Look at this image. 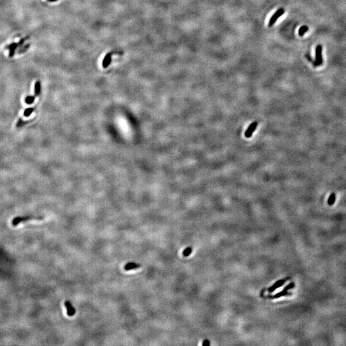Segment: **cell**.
Masks as SVG:
<instances>
[{
  "instance_id": "6da1fadb",
  "label": "cell",
  "mask_w": 346,
  "mask_h": 346,
  "mask_svg": "<svg viewBox=\"0 0 346 346\" xmlns=\"http://www.w3.org/2000/svg\"><path fill=\"white\" fill-rule=\"evenodd\" d=\"M33 219H34V220H42V219H43V217H35V216L17 217H15L13 219L12 223L13 226H18L19 223H21V222H25L27 221L33 220Z\"/></svg>"
},
{
  "instance_id": "7a4b0ae2",
  "label": "cell",
  "mask_w": 346,
  "mask_h": 346,
  "mask_svg": "<svg viewBox=\"0 0 346 346\" xmlns=\"http://www.w3.org/2000/svg\"><path fill=\"white\" fill-rule=\"evenodd\" d=\"M322 47L321 45H318L315 49V62H314L315 66H319L323 63L322 56Z\"/></svg>"
},
{
  "instance_id": "3957f363",
  "label": "cell",
  "mask_w": 346,
  "mask_h": 346,
  "mask_svg": "<svg viewBox=\"0 0 346 346\" xmlns=\"http://www.w3.org/2000/svg\"><path fill=\"white\" fill-rule=\"evenodd\" d=\"M284 13H285V10L283 9H282V8H281V9H279L278 10H277L276 12L274 13L273 15H272L270 20H269V27L273 26L274 24V23L276 22V21L278 20V19L281 17V15L284 14Z\"/></svg>"
},
{
  "instance_id": "277c9868",
  "label": "cell",
  "mask_w": 346,
  "mask_h": 346,
  "mask_svg": "<svg viewBox=\"0 0 346 346\" xmlns=\"http://www.w3.org/2000/svg\"><path fill=\"white\" fill-rule=\"evenodd\" d=\"M290 279V277H288V278H286L285 279H281L278 280V281H277L276 283H274L272 285L271 287H269L267 289V291L270 293L273 292L274 290H276L277 289V288H278L279 287H281V286H283V285L285 283H286V281H288V280H289Z\"/></svg>"
},
{
  "instance_id": "5b68a950",
  "label": "cell",
  "mask_w": 346,
  "mask_h": 346,
  "mask_svg": "<svg viewBox=\"0 0 346 346\" xmlns=\"http://www.w3.org/2000/svg\"><path fill=\"white\" fill-rule=\"evenodd\" d=\"M64 305H65V308H66V310H67V314L68 316H69V317L74 316L75 314H76V310L72 305V304L71 303V302L69 301H66L65 302Z\"/></svg>"
},
{
  "instance_id": "8992f818",
  "label": "cell",
  "mask_w": 346,
  "mask_h": 346,
  "mask_svg": "<svg viewBox=\"0 0 346 346\" xmlns=\"http://www.w3.org/2000/svg\"><path fill=\"white\" fill-rule=\"evenodd\" d=\"M257 126V122H253L249 126V127L247 129L245 132V137L246 138H250V137L252 135V133H254V131L256 130Z\"/></svg>"
},
{
  "instance_id": "52a82bcc",
  "label": "cell",
  "mask_w": 346,
  "mask_h": 346,
  "mask_svg": "<svg viewBox=\"0 0 346 346\" xmlns=\"http://www.w3.org/2000/svg\"><path fill=\"white\" fill-rule=\"evenodd\" d=\"M292 293H290L288 292V290H282L281 292H279L278 293H276V294H274L273 296H267V298H269V299H276V298H279L281 297H283V296H292Z\"/></svg>"
},
{
  "instance_id": "ba28073f",
  "label": "cell",
  "mask_w": 346,
  "mask_h": 346,
  "mask_svg": "<svg viewBox=\"0 0 346 346\" xmlns=\"http://www.w3.org/2000/svg\"><path fill=\"white\" fill-rule=\"evenodd\" d=\"M112 61V54L110 53H107L105 57H104L103 62H102V65L103 68H107L108 67Z\"/></svg>"
},
{
  "instance_id": "9c48e42d",
  "label": "cell",
  "mask_w": 346,
  "mask_h": 346,
  "mask_svg": "<svg viewBox=\"0 0 346 346\" xmlns=\"http://www.w3.org/2000/svg\"><path fill=\"white\" fill-rule=\"evenodd\" d=\"M18 44L16 42H13L10 44L9 46H7V49H9V57H13L15 55V52L16 49L18 47Z\"/></svg>"
},
{
  "instance_id": "30bf717a",
  "label": "cell",
  "mask_w": 346,
  "mask_h": 346,
  "mask_svg": "<svg viewBox=\"0 0 346 346\" xmlns=\"http://www.w3.org/2000/svg\"><path fill=\"white\" fill-rule=\"evenodd\" d=\"M141 265L139 264V263H135V262H129L127 263L125 265L124 269L125 271H131L133 270V269H135L137 268L141 267Z\"/></svg>"
},
{
  "instance_id": "8fae6325",
  "label": "cell",
  "mask_w": 346,
  "mask_h": 346,
  "mask_svg": "<svg viewBox=\"0 0 346 346\" xmlns=\"http://www.w3.org/2000/svg\"><path fill=\"white\" fill-rule=\"evenodd\" d=\"M34 93L35 96L37 97L40 93V83L39 81H37L35 83V89H34Z\"/></svg>"
},
{
  "instance_id": "7c38bea8",
  "label": "cell",
  "mask_w": 346,
  "mask_h": 346,
  "mask_svg": "<svg viewBox=\"0 0 346 346\" xmlns=\"http://www.w3.org/2000/svg\"><path fill=\"white\" fill-rule=\"evenodd\" d=\"M335 200H336V195H335V194L332 193L330 196H329V198L328 199V205H329V206L333 205L335 202Z\"/></svg>"
},
{
  "instance_id": "4fadbf2b",
  "label": "cell",
  "mask_w": 346,
  "mask_h": 346,
  "mask_svg": "<svg viewBox=\"0 0 346 346\" xmlns=\"http://www.w3.org/2000/svg\"><path fill=\"white\" fill-rule=\"evenodd\" d=\"M308 30H309V28L306 26H301L299 30V35H300V36H303L304 34H305L306 32L308 31Z\"/></svg>"
},
{
  "instance_id": "5bb4252c",
  "label": "cell",
  "mask_w": 346,
  "mask_h": 346,
  "mask_svg": "<svg viewBox=\"0 0 346 346\" xmlns=\"http://www.w3.org/2000/svg\"><path fill=\"white\" fill-rule=\"evenodd\" d=\"M35 98V96H27V97L25 98V103L28 104V105L32 104L34 102Z\"/></svg>"
},
{
  "instance_id": "9a60e30c",
  "label": "cell",
  "mask_w": 346,
  "mask_h": 346,
  "mask_svg": "<svg viewBox=\"0 0 346 346\" xmlns=\"http://www.w3.org/2000/svg\"><path fill=\"white\" fill-rule=\"evenodd\" d=\"M34 108H26L24 112V117H29L30 115L32 114V112H34Z\"/></svg>"
},
{
  "instance_id": "2e32d148",
  "label": "cell",
  "mask_w": 346,
  "mask_h": 346,
  "mask_svg": "<svg viewBox=\"0 0 346 346\" xmlns=\"http://www.w3.org/2000/svg\"><path fill=\"white\" fill-rule=\"evenodd\" d=\"M192 251V249L191 247H188V248L185 249L183 251V255L184 256H188L191 254Z\"/></svg>"
},
{
  "instance_id": "e0dca14e",
  "label": "cell",
  "mask_w": 346,
  "mask_h": 346,
  "mask_svg": "<svg viewBox=\"0 0 346 346\" xmlns=\"http://www.w3.org/2000/svg\"><path fill=\"white\" fill-rule=\"evenodd\" d=\"M294 287H295V283L293 282H292V283H289L288 285H287V286L283 288V290H288L292 289L293 288H294Z\"/></svg>"
},
{
  "instance_id": "ac0fdd59",
  "label": "cell",
  "mask_w": 346,
  "mask_h": 346,
  "mask_svg": "<svg viewBox=\"0 0 346 346\" xmlns=\"http://www.w3.org/2000/svg\"><path fill=\"white\" fill-rule=\"evenodd\" d=\"M29 47H30V44H28L25 45V46H24L23 48H21L20 50L18 51V53H23V52H25L27 50V49H28V48Z\"/></svg>"
},
{
  "instance_id": "d6986e66",
  "label": "cell",
  "mask_w": 346,
  "mask_h": 346,
  "mask_svg": "<svg viewBox=\"0 0 346 346\" xmlns=\"http://www.w3.org/2000/svg\"><path fill=\"white\" fill-rule=\"evenodd\" d=\"M25 123H26V122H24L23 119H19V120L18 121V123H17V125H16V126H17L18 128L21 127V126H23L24 124H25Z\"/></svg>"
},
{
  "instance_id": "ffe728a7",
  "label": "cell",
  "mask_w": 346,
  "mask_h": 346,
  "mask_svg": "<svg viewBox=\"0 0 346 346\" xmlns=\"http://www.w3.org/2000/svg\"><path fill=\"white\" fill-rule=\"evenodd\" d=\"M210 344V342H209V340H205L204 341H203V344H202V345H205V346L209 345Z\"/></svg>"
},
{
  "instance_id": "44dd1931",
  "label": "cell",
  "mask_w": 346,
  "mask_h": 346,
  "mask_svg": "<svg viewBox=\"0 0 346 346\" xmlns=\"http://www.w3.org/2000/svg\"><path fill=\"white\" fill-rule=\"evenodd\" d=\"M25 40H26V38H22V39H21L20 40H19V42L18 43V46H20L21 45H23V44H24Z\"/></svg>"
},
{
  "instance_id": "7402d4cb",
  "label": "cell",
  "mask_w": 346,
  "mask_h": 346,
  "mask_svg": "<svg viewBox=\"0 0 346 346\" xmlns=\"http://www.w3.org/2000/svg\"><path fill=\"white\" fill-rule=\"evenodd\" d=\"M48 1H50V2H54V1H58V0H48Z\"/></svg>"
}]
</instances>
